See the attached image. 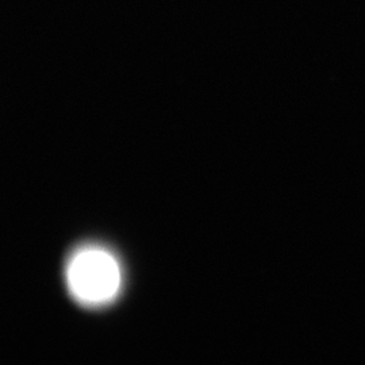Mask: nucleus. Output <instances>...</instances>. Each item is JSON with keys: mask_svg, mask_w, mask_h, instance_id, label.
<instances>
[{"mask_svg": "<svg viewBox=\"0 0 365 365\" xmlns=\"http://www.w3.org/2000/svg\"><path fill=\"white\" fill-rule=\"evenodd\" d=\"M122 274L117 259L103 248L78 249L66 267V283L78 303L101 306L119 292Z\"/></svg>", "mask_w": 365, "mask_h": 365, "instance_id": "obj_1", "label": "nucleus"}]
</instances>
